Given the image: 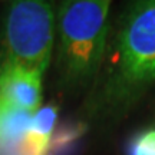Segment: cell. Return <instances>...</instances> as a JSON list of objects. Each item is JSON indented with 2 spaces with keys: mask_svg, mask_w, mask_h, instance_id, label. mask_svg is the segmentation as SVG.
Returning a JSON list of instances; mask_svg holds the SVG:
<instances>
[{
  "mask_svg": "<svg viewBox=\"0 0 155 155\" xmlns=\"http://www.w3.org/2000/svg\"><path fill=\"white\" fill-rule=\"evenodd\" d=\"M56 119H58V108L55 105H46L43 108L38 109V112L32 116L30 122V129L29 132L42 137V138H49L53 134Z\"/></svg>",
  "mask_w": 155,
  "mask_h": 155,
  "instance_id": "52a82bcc",
  "label": "cell"
},
{
  "mask_svg": "<svg viewBox=\"0 0 155 155\" xmlns=\"http://www.w3.org/2000/svg\"><path fill=\"white\" fill-rule=\"evenodd\" d=\"M55 17L49 3L13 2L6 16V65L42 73L50 62Z\"/></svg>",
  "mask_w": 155,
  "mask_h": 155,
  "instance_id": "3957f363",
  "label": "cell"
},
{
  "mask_svg": "<svg viewBox=\"0 0 155 155\" xmlns=\"http://www.w3.org/2000/svg\"><path fill=\"white\" fill-rule=\"evenodd\" d=\"M86 132V125L81 121L63 122L53 131L49 141V147H62V145L78 144Z\"/></svg>",
  "mask_w": 155,
  "mask_h": 155,
  "instance_id": "8992f818",
  "label": "cell"
},
{
  "mask_svg": "<svg viewBox=\"0 0 155 155\" xmlns=\"http://www.w3.org/2000/svg\"><path fill=\"white\" fill-rule=\"evenodd\" d=\"M128 155H155V129L137 134L128 145Z\"/></svg>",
  "mask_w": 155,
  "mask_h": 155,
  "instance_id": "ba28073f",
  "label": "cell"
},
{
  "mask_svg": "<svg viewBox=\"0 0 155 155\" xmlns=\"http://www.w3.org/2000/svg\"><path fill=\"white\" fill-rule=\"evenodd\" d=\"M32 114L0 98V147L19 144L30 129Z\"/></svg>",
  "mask_w": 155,
  "mask_h": 155,
  "instance_id": "5b68a950",
  "label": "cell"
},
{
  "mask_svg": "<svg viewBox=\"0 0 155 155\" xmlns=\"http://www.w3.org/2000/svg\"><path fill=\"white\" fill-rule=\"evenodd\" d=\"M155 81V0L134 5L116 38L115 86L131 96Z\"/></svg>",
  "mask_w": 155,
  "mask_h": 155,
  "instance_id": "7a4b0ae2",
  "label": "cell"
},
{
  "mask_svg": "<svg viewBox=\"0 0 155 155\" xmlns=\"http://www.w3.org/2000/svg\"><path fill=\"white\" fill-rule=\"evenodd\" d=\"M40 76L22 68L5 65L0 72V98L30 114L38 111L42 101Z\"/></svg>",
  "mask_w": 155,
  "mask_h": 155,
  "instance_id": "277c9868",
  "label": "cell"
},
{
  "mask_svg": "<svg viewBox=\"0 0 155 155\" xmlns=\"http://www.w3.org/2000/svg\"><path fill=\"white\" fill-rule=\"evenodd\" d=\"M109 5L106 0H75L62 5L61 62L69 78L86 79L96 72L105 49Z\"/></svg>",
  "mask_w": 155,
  "mask_h": 155,
  "instance_id": "6da1fadb",
  "label": "cell"
}]
</instances>
